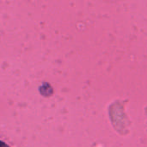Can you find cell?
Returning a JSON list of instances; mask_svg holds the SVG:
<instances>
[{
	"instance_id": "1",
	"label": "cell",
	"mask_w": 147,
	"mask_h": 147,
	"mask_svg": "<svg viewBox=\"0 0 147 147\" xmlns=\"http://www.w3.org/2000/svg\"><path fill=\"white\" fill-rule=\"evenodd\" d=\"M0 147H9V146H8V145H6L4 142L0 141Z\"/></svg>"
}]
</instances>
